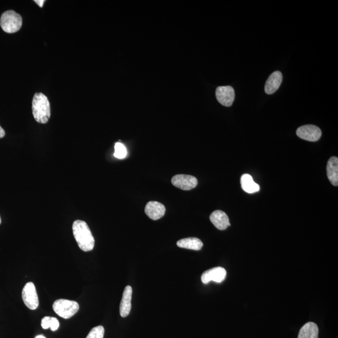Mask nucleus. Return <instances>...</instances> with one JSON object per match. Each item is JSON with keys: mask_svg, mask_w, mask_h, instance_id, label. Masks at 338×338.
Segmentation results:
<instances>
[{"mask_svg": "<svg viewBox=\"0 0 338 338\" xmlns=\"http://www.w3.org/2000/svg\"><path fill=\"white\" fill-rule=\"evenodd\" d=\"M22 18L14 11L9 10L3 13L0 19V25L3 31L8 34H14L20 31L22 26Z\"/></svg>", "mask_w": 338, "mask_h": 338, "instance_id": "nucleus-3", "label": "nucleus"}, {"mask_svg": "<svg viewBox=\"0 0 338 338\" xmlns=\"http://www.w3.org/2000/svg\"><path fill=\"white\" fill-rule=\"evenodd\" d=\"M72 230L79 247L83 251H91L95 246V239L88 224L83 220H75L73 223Z\"/></svg>", "mask_w": 338, "mask_h": 338, "instance_id": "nucleus-1", "label": "nucleus"}, {"mask_svg": "<svg viewBox=\"0 0 338 338\" xmlns=\"http://www.w3.org/2000/svg\"><path fill=\"white\" fill-rule=\"evenodd\" d=\"M59 321L55 318L46 316L42 319V327L44 329L51 328V331H55L59 329Z\"/></svg>", "mask_w": 338, "mask_h": 338, "instance_id": "nucleus-18", "label": "nucleus"}, {"mask_svg": "<svg viewBox=\"0 0 338 338\" xmlns=\"http://www.w3.org/2000/svg\"><path fill=\"white\" fill-rule=\"evenodd\" d=\"M327 176L329 181L334 186L338 185V159L336 157H332L328 160L327 164Z\"/></svg>", "mask_w": 338, "mask_h": 338, "instance_id": "nucleus-14", "label": "nucleus"}, {"mask_svg": "<svg viewBox=\"0 0 338 338\" xmlns=\"http://www.w3.org/2000/svg\"><path fill=\"white\" fill-rule=\"evenodd\" d=\"M318 334L317 324L309 322L305 324L300 329L298 338H318Z\"/></svg>", "mask_w": 338, "mask_h": 338, "instance_id": "nucleus-17", "label": "nucleus"}, {"mask_svg": "<svg viewBox=\"0 0 338 338\" xmlns=\"http://www.w3.org/2000/svg\"><path fill=\"white\" fill-rule=\"evenodd\" d=\"M2 222V219H1V217H0V223Z\"/></svg>", "mask_w": 338, "mask_h": 338, "instance_id": "nucleus-24", "label": "nucleus"}, {"mask_svg": "<svg viewBox=\"0 0 338 338\" xmlns=\"http://www.w3.org/2000/svg\"><path fill=\"white\" fill-rule=\"evenodd\" d=\"M132 288L130 286L125 287L123 296L120 306V314L122 318L127 317L129 315L132 308Z\"/></svg>", "mask_w": 338, "mask_h": 338, "instance_id": "nucleus-12", "label": "nucleus"}, {"mask_svg": "<svg viewBox=\"0 0 338 338\" xmlns=\"http://www.w3.org/2000/svg\"><path fill=\"white\" fill-rule=\"evenodd\" d=\"M34 2L36 3L40 8H43V4H44L45 1V0H35Z\"/></svg>", "mask_w": 338, "mask_h": 338, "instance_id": "nucleus-21", "label": "nucleus"}, {"mask_svg": "<svg viewBox=\"0 0 338 338\" xmlns=\"http://www.w3.org/2000/svg\"><path fill=\"white\" fill-rule=\"evenodd\" d=\"M127 151L126 147L123 144L117 143L115 145V152H114V157L119 159H123L127 156Z\"/></svg>", "mask_w": 338, "mask_h": 338, "instance_id": "nucleus-19", "label": "nucleus"}, {"mask_svg": "<svg viewBox=\"0 0 338 338\" xmlns=\"http://www.w3.org/2000/svg\"><path fill=\"white\" fill-rule=\"evenodd\" d=\"M104 333V328L102 326H99L93 328L86 338H103Z\"/></svg>", "mask_w": 338, "mask_h": 338, "instance_id": "nucleus-20", "label": "nucleus"}, {"mask_svg": "<svg viewBox=\"0 0 338 338\" xmlns=\"http://www.w3.org/2000/svg\"><path fill=\"white\" fill-rule=\"evenodd\" d=\"M53 309L56 314L64 319L73 317L78 312L77 302L70 300L61 299L56 300L53 304Z\"/></svg>", "mask_w": 338, "mask_h": 338, "instance_id": "nucleus-4", "label": "nucleus"}, {"mask_svg": "<svg viewBox=\"0 0 338 338\" xmlns=\"http://www.w3.org/2000/svg\"><path fill=\"white\" fill-rule=\"evenodd\" d=\"M22 299L24 304L30 309L35 310L39 307V297L34 283L30 282L24 286L22 291Z\"/></svg>", "mask_w": 338, "mask_h": 338, "instance_id": "nucleus-5", "label": "nucleus"}, {"mask_svg": "<svg viewBox=\"0 0 338 338\" xmlns=\"http://www.w3.org/2000/svg\"><path fill=\"white\" fill-rule=\"evenodd\" d=\"M283 81L282 73L276 71L272 73L267 80L264 91L267 94H273L279 88Z\"/></svg>", "mask_w": 338, "mask_h": 338, "instance_id": "nucleus-13", "label": "nucleus"}, {"mask_svg": "<svg viewBox=\"0 0 338 338\" xmlns=\"http://www.w3.org/2000/svg\"><path fill=\"white\" fill-rule=\"evenodd\" d=\"M32 111L35 121L46 124L51 116L50 104L48 98L42 93H36L32 101Z\"/></svg>", "mask_w": 338, "mask_h": 338, "instance_id": "nucleus-2", "label": "nucleus"}, {"mask_svg": "<svg viewBox=\"0 0 338 338\" xmlns=\"http://www.w3.org/2000/svg\"><path fill=\"white\" fill-rule=\"evenodd\" d=\"M215 95L218 102L225 107H231L235 99V92L233 87L231 86L217 87Z\"/></svg>", "mask_w": 338, "mask_h": 338, "instance_id": "nucleus-8", "label": "nucleus"}, {"mask_svg": "<svg viewBox=\"0 0 338 338\" xmlns=\"http://www.w3.org/2000/svg\"><path fill=\"white\" fill-rule=\"evenodd\" d=\"M35 338H46L44 336H43V335H39V336H37Z\"/></svg>", "mask_w": 338, "mask_h": 338, "instance_id": "nucleus-23", "label": "nucleus"}, {"mask_svg": "<svg viewBox=\"0 0 338 338\" xmlns=\"http://www.w3.org/2000/svg\"><path fill=\"white\" fill-rule=\"evenodd\" d=\"M172 184L184 190H189L197 186L198 181L196 177L185 174H179L173 177Z\"/></svg>", "mask_w": 338, "mask_h": 338, "instance_id": "nucleus-7", "label": "nucleus"}, {"mask_svg": "<svg viewBox=\"0 0 338 338\" xmlns=\"http://www.w3.org/2000/svg\"><path fill=\"white\" fill-rule=\"evenodd\" d=\"M177 246L184 249L200 250L203 247V242L196 238H188L179 240L177 242Z\"/></svg>", "mask_w": 338, "mask_h": 338, "instance_id": "nucleus-16", "label": "nucleus"}, {"mask_svg": "<svg viewBox=\"0 0 338 338\" xmlns=\"http://www.w3.org/2000/svg\"><path fill=\"white\" fill-rule=\"evenodd\" d=\"M296 134L300 138L309 142H316L320 140L322 135L321 129L314 125H306L298 128Z\"/></svg>", "mask_w": 338, "mask_h": 338, "instance_id": "nucleus-6", "label": "nucleus"}, {"mask_svg": "<svg viewBox=\"0 0 338 338\" xmlns=\"http://www.w3.org/2000/svg\"><path fill=\"white\" fill-rule=\"evenodd\" d=\"M5 135V132L4 129L0 126V138L4 137Z\"/></svg>", "mask_w": 338, "mask_h": 338, "instance_id": "nucleus-22", "label": "nucleus"}, {"mask_svg": "<svg viewBox=\"0 0 338 338\" xmlns=\"http://www.w3.org/2000/svg\"><path fill=\"white\" fill-rule=\"evenodd\" d=\"M210 220L215 228L220 231L226 230L231 223L228 215L222 211H215L210 215Z\"/></svg>", "mask_w": 338, "mask_h": 338, "instance_id": "nucleus-11", "label": "nucleus"}, {"mask_svg": "<svg viewBox=\"0 0 338 338\" xmlns=\"http://www.w3.org/2000/svg\"><path fill=\"white\" fill-rule=\"evenodd\" d=\"M242 189L248 193H254L260 191V187L256 184L249 174H245L241 179Z\"/></svg>", "mask_w": 338, "mask_h": 338, "instance_id": "nucleus-15", "label": "nucleus"}, {"mask_svg": "<svg viewBox=\"0 0 338 338\" xmlns=\"http://www.w3.org/2000/svg\"><path fill=\"white\" fill-rule=\"evenodd\" d=\"M145 212L150 219L157 220L165 215V208L162 204L159 202L151 201L147 204Z\"/></svg>", "mask_w": 338, "mask_h": 338, "instance_id": "nucleus-10", "label": "nucleus"}, {"mask_svg": "<svg viewBox=\"0 0 338 338\" xmlns=\"http://www.w3.org/2000/svg\"><path fill=\"white\" fill-rule=\"evenodd\" d=\"M226 275L227 272L224 268L222 267H217L204 272L202 275L201 280L202 282L206 285L211 281L221 283L226 279Z\"/></svg>", "mask_w": 338, "mask_h": 338, "instance_id": "nucleus-9", "label": "nucleus"}]
</instances>
